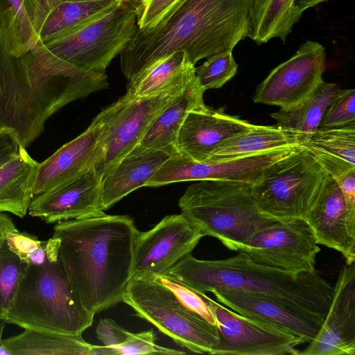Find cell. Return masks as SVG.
I'll list each match as a JSON object with an SVG mask.
<instances>
[{
	"mask_svg": "<svg viewBox=\"0 0 355 355\" xmlns=\"http://www.w3.org/2000/svg\"><path fill=\"white\" fill-rule=\"evenodd\" d=\"M355 123V89H340L326 109L319 128H333Z\"/></svg>",
	"mask_w": 355,
	"mask_h": 355,
	"instance_id": "35",
	"label": "cell"
},
{
	"mask_svg": "<svg viewBox=\"0 0 355 355\" xmlns=\"http://www.w3.org/2000/svg\"><path fill=\"white\" fill-rule=\"evenodd\" d=\"M21 147L17 137L11 131L0 129V167L15 157Z\"/></svg>",
	"mask_w": 355,
	"mask_h": 355,
	"instance_id": "39",
	"label": "cell"
},
{
	"mask_svg": "<svg viewBox=\"0 0 355 355\" xmlns=\"http://www.w3.org/2000/svg\"><path fill=\"white\" fill-rule=\"evenodd\" d=\"M175 152L136 146L101 178L103 211L136 189L146 187L162 165Z\"/></svg>",
	"mask_w": 355,
	"mask_h": 355,
	"instance_id": "22",
	"label": "cell"
},
{
	"mask_svg": "<svg viewBox=\"0 0 355 355\" xmlns=\"http://www.w3.org/2000/svg\"><path fill=\"white\" fill-rule=\"evenodd\" d=\"M320 251L304 218L278 220L254 234L236 250L259 264L293 275L316 272Z\"/></svg>",
	"mask_w": 355,
	"mask_h": 355,
	"instance_id": "11",
	"label": "cell"
},
{
	"mask_svg": "<svg viewBox=\"0 0 355 355\" xmlns=\"http://www.w3.org/2000/svg\"><path fill=\"white\" fill-rule=\"evenodd\" d=\"M38 164L21 146L15 157L0 167V212H8L21 218L26 215L34 197Z\"/></svg>",
	"mask_w": 355,
	"mask_h": 355,
	"instance_id": "25",
	"label": "cell"
},
{
	"mask_svg": "<svg viewBox=\"0 0 355 355\" xmlns=\"http://www.w3.org/2000/svg\"><path fill=\"white\" fill-rule=\"evenodd\" d=\"M340 89L338 85L323 80L304 102L291 109H279L271 117L276 125L299 134L301 144L319 128L326 109Z\"/></svg>",
	"mask_w": 355,
	"mask_h": 355,
	"instance_id": "30",
	"label": "cell"
},
{
	"mask_svg": "<svg viewBox=\"0 0 355 355\" xmlns=\"http://www.w3.org/2000/svg\"><path fill=\"white\" fill-rule=\"evenodd\" d=\"M304 220L318 244L339 252L347 265L355 262V209L348 207L332 176L329 175Z\"/></svg>",
	"mask_w": 355,
	"mask_h": 355,
	"instance_id": "18",
	"label": "cell"
},
{
	"mask_svg": "<svg viewBox=\"0 0 355 355\" xmlns=\"http://www.w3.org/2000/svg\"><path fill=\"white\" fill-rule=\"evenodd\" d=\"M141 0H127L132 3H133L135 6H137Z\"/></svg>",
	"mask_w": 355,
	"mask_h": 355,
	"instance_id": "45",
	"label": "cell"
},
{
	"mask_svg": "<svg viewBox=\"0 0 355 355\" xmlns=\"http://www.w3.org/2000/svg\"><path fill=\"white\" fill-rule=\"evenodd\" d=\"M302 15L295 0H263L255 12L248 37L258 45L274 38L284 42Z\"/></svg>",
	"mask_w": 355,
	"mask_h": 355,
	"instance_id": "32",
	"label": "cell"
},
{
	"mask_svg": "<svg viewBox=\"0 0 355 355\" xmlns=\"http://www.w3.org/2000/svg\"><path fill=\"white\" fill-rule=\"evenodd\" d=\"M255 0H180L154 28H138L120 54L128 80L160 58L177 51L194 65L200 60L233 50L251 33Z\"/></svg>",
	"mask_w": 355,
	"mask_h": 355,
	"instance_id": "2",
	"label": "cell"
},
{
	"mask_svg": "<svg viewBox=\"0 0 355 355\" xmlns=\"http://www.w3.org/2000/svg\"><path fill=\"white\" fill-rule=\"evenodd\" d=\"M333 299L316 336L297 355L355 354V265L343 266Z\"/></svg>",
	"mask_w": 355,
	"mask_h": 355,
	"instance_id": "16",
	"label": "cell"
},
{
	"mask_svg": "<svg viewBox=\"0 0 355 355\" xmlns=\"http://www.w3.org/2000/svg\"><path fill=\"white\" fill-rule=\"evenodd\" d=\"M195 74L196 67L187 53L177 51L128 80L125 94L132 98L152 96L185 83Z\"/></svg>",
	"mask_w": 355,
	"mask_h": 355,
	"instance_id": "27",
	"label": "cell"
},
{
	"mask_svg": "<svg viewBox=\"0 0 355 355\" xmlns=\"http://www.w3.org/2000/svg\"><path fill=\"white\" fill-rule=\"evenodd\" d=\"M6 321L0 320V355H9L8 352L5 349L3 345V340L1 339L2 334L6 325Z\"/></svg>",
	"mask_w": 355,
	"mask_h": 355,
	"instance_id": "43",
	"label": "cell"
},
{
	"mask_svg": "<svg viewBox=\"0 0 355 355\" xmlns=\"http://www.w3.org/2000/svg\"><path fill=\"white\" fill-rule=\"evenodd\" d=\"M17 230L12 218L7 214L0 212V245L6 241L8 233Z\"/></svg>",
	"mask_w": 355,
	"mask_h": 355,
	"instance_id": "41",
	"label": "cell"
},
{
	"mask_svg": "<svg viewBox=\"0 0 355 355\" xmlns=\"http://www.w3.org/2000/svg\"><path fill=\"white\" fill-rule=\"evenodd\" d=\"M329 0H295V6L302 12L318 4Z\"/></svg>",
	"mask_w": 355,
	"mask_h": 355,
	"instance_id": "42",
	"label": "cell"
},
{
	"mask_svg": "<svg viewBox=\"0 0 355 355\" xmlns=\"http://www.w3.org/2000/svg\"><path fill=\"white\" fill-rule=\"evenodd\" d=\"M329 174L300 146L270 165L252 184L260 211L277 220L304 218Z\"/></svg>",
	"mask_w": 355,
	"mask_h": 355,
	"instance_id": "9",
	"label": "cell"
},
{
	"mask_svg": "<svg viewBox=\"0 0 355 355\" xmlns=\"http://www.w3.org/2000/svg\"><path fill=\"white\" fill-rule=\"evenodd\" d=\"M200 294L214 314L219 333L212 355H297L295 347L306 343L299 336L241 315Z\"/></svg>",
	"mask_w": 355,
	"mask_h": 355,
	"instance_id": "13",
	"label": "cell"
},
{
	"mask_svg": "<svg viewBox=\"0 0 355 355\" xmlns=\"http://www.w3.org/2000/svg\"><path fill=\"white\" fill-rule=\"evenodd\" d=\"M123 302L190 352L212 354L219 342L216 322L205 297L169 274L132 277Z\"/></svg>",
	"mask_w": 355,
	"mask_h": 355,
	"instance_id": "5",
	"label": "cell"
},
{
	"mask_svg": "<svg viewBox=\"0 0 355 355\" xmlns=\"http://www.w3.org/2000/svg\"><path fill=\"white\" fill-rule=\"evenodd\" d=\"M205 92L196 75L182 92L157 115L137 146L177 152L176 140L183 121L191 110L205 105Z\"/></svg>",
	"mask_w": 355,
	"mask_h": 355,
	"instance_id": "24",
	"label": "cell"
},
{
	"mask_svg": "<svg viewBox=\"0 0 355 355\" xmlns=\"http://www.w3.org/2000/svg\"><path fill=\"white\" fill-rule=\"evenodd\" d=\"M121 1H127V0H121Z\"/></svg>",
	"mask_w": 355,
	"mask_h": 355,
	"instance_id": "46",
	"label": "cell"
},
{
	"mask_svg": "<svg viewBox=\"0 0 355 355\" xmlns=\"http://www.w3.org/2000/svg\"><path fill=\"white\" fill-rule=\"evenodd\" d=\"M47 260L26 264L6 323L24 329L82 334L94 315L73 291L58 252L55 239L46 241Z\"/></svg>",
	"mask_w": 355,
	"mask_h": 355,
	"instance_id": "6",
	"label": "cell"
},
{
	"mask_svg": "<svg viewBox=\"0 0 355 355\" xmlns=\"http://www.w3.org/2000/svg\"><path fill=\"white\" fill-rule=\"evenodd\" d=\"M203 236L181 214L165 216L152 229L139 232L131 277L168 274Z\"/></svg>",
	"mask_w": 355,
	"mask_h": 355,
	"instance_id": "15",
	"label": "cell"
},
{
	"mask_svg": "<svg viewBox=\"0 0 355 355\" xmlns=\"http://www.w3.org/2000/svg\"><path fill=\"white\" fill-rule=\"evenodd\" d=\"M348 207L355 209V169L341 175L335 179Z\"/></svg>",
	"mask_w": 355,
	"mask_h": 355,
	"instance_id": "40",
	"label": "cell"
},
{
	"mask_svg": "<svg viewBox=\"0 0 355 355\" xmlns=\"http://www.w3.org/2000/svg\"><path fill=\"white\" fill-rule=\"evenodd\" d=\"M255 1H256V6H255V12H256L257 10L258 9V8L261 6L262 2L263 1V0H255ZM255 12H254V14H255Z\"/></svg>",
	"mask_w": 355,
	"mask_h": 355,
	"instance_id": "44",
	"label": "cell"
},
{
	"mask_svg": "<svg viewBox=\"0 0 355 355\" xmlns=\"http://www.w3.org/2000/svg\"><path fill=\"white\" fill-rule=\"evenodd\" d=\"M297 146L216 162H197L175 153L162 165L146 187H158L175 182L201 180L241 181L253 184L270 165L291 153Z\"/></svg>",
	"mask_w": 355,
	"mask_h": 355,
	"instance_id": "14",
	"label": "cell"
},
{
	"mask_svg": "<svg viewBox=\"0 0 355 355\" xmlns=\"http://www.w3.org/2000/svg\"><path fill=\"white\" fill-rule=\"evenodd\" d=\"M107 87L105 72L84 71L48 54L10 57L0 63V129L26 148L53 114Z\"/></svg>",
	"mask_w": 355,
	"mask_h": 355,
	"instance_id": "3",
	"label": "cell"
},
{
	"mask_svg": "<svg viewBox=\"0 0 355 355\" xmlns=\"http://www.w3.org/2000/svg\"><path fill=\"white\" fill-rule=\"evenodd\" d=\"M299 146L334 179L355 169V123L318 128Z\"/></svg>",
	"mask_w": 355,
	"mask_h": 355,
	"instance_id": "23",
	"label": "cell"
},
{
	"mask_svg": "<svg viewBox=\"0 0 355 355\" xmlns=\"http://www.w3.org/2000/svg\"><path fill=\"white\" fill-rule=\"evenodd\" d=\"M232 50H227L212 55L198 67L196 75L200 85L205 89L221 87L237 73Z\"/></svg>",
	"mask_w": 355,
	"mask_h": 355,
	"instance_id": "34",
	"label": "cell"
},
{
	"mask_svg": "<svg viewBox=\"0 0 355 355\" xmlns=\"http://www.w3.org/2000/svg\"><path fill=\"white\" fill-rule=\"evenodd\" d=\"M324 47L318 42L302 43L288 60L275 67L258 85L254 103L288 110L304 102L323 81Z\"/></svg>",
	"mask_w": 355,
	"mask_h": 355,
	"instance_id": "12",
	"label": "cell"
},
{
	"mask_svg": "<svg viewBox=\"0 0 355 355\" xmlns=\"http://www.w3.org/2000/svg\"><path fill=\"white\" fill-rule=\"evenodd\" d=\"M195 76L149 97L132 98L125 94L99 112L94 119L101 131L94 168L101 178L139 144L157 115Z\"/></svg>",
	"mask_w": 355,
	"mask_h": 355,
	"instance_id": "10",
	"label": "cell"
},
{
	"mask_svg": "<svg viewBox=\"0 0 355 355\" xmlns=\"http://www.w3.org/2000/svg\"><path fill=\"white\" fill-rule=\"evenodd\" d=\"M3 345L9 355H93L94 346L82 334L31 329L3 340Z\"/></svg>",
	"mask_w": 355,
	"mask_h": 355,
	"instance_id": "28",
	"label": "cell"
},
{
	"mask_svg": "<svg viewBox=\"0 0 355 355\" xmlns=\"http://www.w3.org/2000/svg\"><path fill=\"white\" fill-rule=\"evenodd\" d=\"M218 302L237 313L311 342L324 319L284 302L234 290L212 292Z\"/></svg>",
	"mask_w": 355,
	"mask_h": 355,
	"instance_id": "17",
	"label": "cell"
},
{
	"mask_svg": "<svg viewBox=\"0 0 355 355\" xmlns=\"http://www.w3.org/2000/svg\"><path fill=\"white\" fill-rule=\"evenodd\" d=\"M37 41L23 0H0V57H21L35 48Z\"/></svg>",
	"mask_w": 355,
	"mask_h": 355,
	"instance_id": "31",
	"label": "cell"
},
{
	"mask_svg": "<svg viewBox=\"0 0 355 355\" xmlns=\"http://www.w3.org/2000/svg\"><path fill=\"white\" fill-rule=\"evenodd\" d=\"M26 263L7 245H0V320L6 318L16 295Z\"/></svg>",
	"mask_w": 355,
	"mask_h": 355,
	"instance_id": "33",
	"label": "cell"
},
{
	"mask_svg": "<svg viewBox=\"0 0 355 355\" xmlns=\"http://www.w3.org/2000/svg\"><path fill=\"white\" fill-rule=\"evenodd\" d=\"M101 128L94 119L89 126L52 155L39 163L33 195L48 191L94 166L100 155Z\"/></svg>",
	"mask_w": 355,
	"mask_h": 355,
	"instance_id": "21",
	"label": "cell"
},
{
	"mask_svg": "<svg viewBox=\"0 0 355 355\" xmlns=\"http://www.w3.org/2000/svg\"><path fill=\"white\" fill-rule=\"evenodd\" d=\"M101 211H104L101 178L93 166L63 184L35 196L28 213L46 223H56Z\"/></svg>",
	"mask_w": 355,
	"mask_h": 355,
	"instance_id": "19",
	"label": "cell"
},
{
	"mask_svg": "<svg viewBox=\"0 0 355 355\" xmlns=\"http://www.w3.org/2000/svg\"><path fill=\"white\" fill-rule=\"evenodd\" d=\"M252 183L201 180L190 185L178 200L181 214L204 236L238 248L277 220L263 214L252 192Z\"/></svg>",
	"mask_w": 355,
	"mask_h": 355,
	"instance_id": "7",
	"label": "cell"
},
{
	"mask_svg": "<svg viewBox=\"0 0 355 355\" xmlns=\"http://www.w3.org/2000/svg\"><path fill=\"white\" fill-rule=\"evenodd\" d=\"M180 0H141L136 6L137 24L140 31L154 28L173 10Z\"/></svg>",
	"mask_w": 355,
	"mask_h": 355,
	"instance_id": "36",
	"label": "cell"
},
{
	"mask_svg": "<svg viewBox=\"0 0 355 355\" xmlns=\"http://www.w3.org/2000/svg\"><path fill=\"white\" fill-rule=\"evenodd\" d=\"M6 242L9 249L25 263L29 254L44 243L34 235L19 230L8 233Z\"/></svg>",
	"mask_w": 355,
	"mask_h": 355,
	"instance_id": "38",
	"label": "cell"
},
{
	"mask_svg": "<svg viewBox=\"0 0 355 355\" xmlns=\"http://www.w3.org/2000/svg\"><path fill=\"white\" fill-rule=\"evenodd\" d=\"M168 274L198 293L244 291L284 302L323 319L334 292L317 271L293 275L259 264L241 253L220 260H200L189 254Z\"/></svg>",
	"mask_w": 355,
	"mask_h": 355,
	"instance_id": "4",
	"label": "cell"
},
{
	"mask_svg": "<svg viewBox=\"0 0 355 355\" xmlns=\"http://www.w3.org/2000/svg\"><path fill=\"white\" fill-rule=\"evenodd\" d=\"M139 232L129 216L104 211L54 225L59 257L89 312L95 315L123 302Z\"/></svg>",
	"mask_w": 355,
	"mask_h": 355,
	"instance_id": "1",
	"label": "cell"
},
{
	"mask_svg": "<svg viewBox=\"0 0 355 355\" xmlns=\"http://www.w3.org/2000/svg\"><path fill=\"white\" fill-rule=\"evenodd\" d=\"M137 28L136 6L122 1L92 22L33 49L82 70L103 73Z\"/></svg>",
	"mask_w": 355,
	"mask_h": 355,
	"instance_id": "8",
	"label": "cell"
},
{
	"mask_svg": "<svg viewBox=\"0 0 355 355\" xmlns=\"http://www.w3.org/2000/svg\"><path fill=\"white\" fill-rule=\"evenodd\" d=\"M121 0H87L65 1L47 15L38 35L42 44L83 26L106 13Z\"/></svg>",
	"mask_w": 355,
	"mask_h": 355,
	"instance_id": "29",
	"label": "cell"
},
{
	"mask_svg": "<svg viewBox=\"0 0 355 355\" xmlns=\"http://www.w3.org/2000/svg\"><path fill=\"white\" fill-rule=\"evenodd\" d=\"M254 124L227 114L223 107L202 105L187 115L178 135V153L197 162H205L216 148Z\"/></svg>",
	"mask_w": 355,
	"mask_h": 355,
	"instance_id": "20",
	"label": "cell"
},
{
	"mask_svg": "<svg viewBox=\"0 0 355 355\" xmlns=\"http://www.w3.org/2000/svg\"><path fill=\"white\" fill-rule=\"evenodd\" d=\"M300 144L297 132L276 125H254L219 144L207 161L230 160Z\"/></svg>",
	"mask_w": 355,
	"mask_h": 355,
	"instance_id": "26",
	"label": "cell"
},
{
	"mask_svg": "<svg viewBox=\"0 0 355 355\" xmlns=\"http://www.w3.org/2000/svg\"><path fill=\"white\" fill-rule=\"evenodd\" d=\"M87 0H23V6L28 19L38 39L44 21L58 5L65 1Z\"/></svg>",
	"mask_w": 355,
	"mask_h": 355,
	"instance_id": "37",
	"label": "cell"
}]
</instances>
